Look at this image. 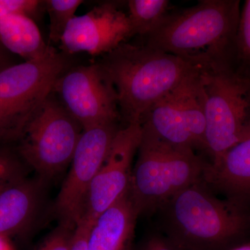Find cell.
<instances>
[{
    "label": "cell",
    "mask_w": 250,
    "mask_h": 250,
    "mask_svg": "<svg viewBox=\"0 0 250 250\" xmlns=\"http://www.w3.org/2000/svg\"><path fill=\"white\" fill-rule=\"evenodd\" d=\"M241 11L240 0H200L192 7L167 13L146 36V45L198 68L232 69Z\"/></svg>",
    "instance_id": "6da1fadb"
},
{
    "label": "cell",
    "mask_w": 250,
    "mask_h": 250,
    "mask_svg": "<svg viewBox=\"0 0 250 250\" xmlns=\"http://www.w3.org/2000/svg\"><path fill=\"white\" fill-rule=\"evenodd\" d=\"M98 64L116 90L126 125L141 124L154 103L200 69L146 44L127 42L104 55Z\"/></svg>",
    "instance_id": "7a4b0ae2"
},
{
    "label": "cell",
    "mask_w": 250,
    "mask_h": 250,
    "mask_svg": "<svg viewBox=\"0 0 250 250\" xmlns=\"http://www.w3.org/2000/svg\"><path fill=\"white\" fill-rule=\"evenodd\" d=\"M138 152L129 188L138 215L158 209L177 192L200 182L208 165L193 149L168 144L143 127Z\"/></svg>",
    "instance_id": "3957f363"
},
{
    "label": "cell",
    "mask_w": 250,
    "mask_h": 250,
    "mask_svg": "<svg viewBox=\"0 0 250 250\" xmlns=\"http://www.w3.org/2000/svg\"><path fill=\"white\" fill-rule=\"evenodd\" d=\"M160 210L166 236L184 250H218L241 231L239 212L197 182L169 199Z\"/></svg>",
    "instance_id": "277c9868"
},
{
    "label": "cell",
    "mask_w": 250,
    "mask_h": 250,
    "mask_svg": "<svg viewBox=\"0 0 250 250\" xmlns=\"http://www.w3.org/2000/svg\"><path fill=\"white\" fill-rule=\"evenodd\" d=\"M200 71L205 97V151L214 163L250 136V80L226 67Z\"/></svg>",
    "instance_id": "5b68a950"
},
{
    "label": "cell",
    "mask_w": 250,
    "mask_h": 250,
    "mask_svg": "<svg viewBox=\"0 0 250 250\" xmlns=\"http://www.w3.org/2000/svg\"><path fill=\"white\" fill-rule=\"evenodd\" d=\"M83 128L59 100L49 95L36 108L18 141L23 160L42 178L71 163Z\"/></svg>",
    "instance_id": "8992f818"
},
{
    "label": "cell",
    "mask_w": 250,
    "mask_h": 250,
    "mask_svg": "<svg viewBox=\"0 0 250 250\" xmlns=\"http://www.w3.org/2000/svg\"><path fill=\"white\" fill-rule=\"evenodd\" d=\"M141 125L168 144L205 150V97L200 69L154 103Z\"/></svg>",
    "instance_id": "52a82bcc"
},
{
    "label": "cell",
    "mask_w": 250,
    "mask_h": 250,
    "mask_svg": "<svg viewBox=\"0 0 250 250\" xmlns=\"http://www.w3.org/2000/svg\"><path fill=\"white\" fill-rule=\"evenodd\" d=\"M120 129L117 123H113L83 130L56 202L55 210L62 225L76 228L92 182Z\"/></svg>",
    "instance_id": "ba28073f"
},
{
    "label": "cell",
    "mask_w": 250,
    "mask_h": 250,
    "mask_svg": "<svg viewBox=\"0 0 250 250\" xmlns=\"http://www.w3.org/2000/svg\"><path fill=\"white\" fill-rule=\"evenodd\" d=\"M52 92L83 130L121 118L116 90L98 63L64 72Z\"/></svg>",
    "instance_id": "9c48e42d"
},
{
    "label": "cell",
    "mask_w": 250,
    "mask_h": 250,
    "mask_svg": "<svg viewBox=\"0 0 250 250\" xmlns=\"http://www.w3.org/2000/svg\"><path fill=\"white\" fill-rule=\"evenodd\" d=\"M141 134L142 126L139 123L125 125L118 130L104 162L90 185L80 220L95 223L128 191L131 164L139 149Z\"/></svg>",
    "instance_id": "30bf717a"
},
{
    "label": "cell",
    "mask_w": 250,
    "mask_h": 250,
    "mask_svg": "<svg viewBox=\"0 0 250 250\" xmlns=\"http://www.w3.org/2000/svg\"><path fill=\"white\" fill-rule=\"evenodd\" d=\"M132 36L128 14L116 3L106 2L75 16L61 43L68 54L85 52L93 56L105 55Z\"/></svg>",
    "instance_id": "8fae6325"
},
{
    "label": "cell",
    "mask_w": 250,
    "mask_h": 250,
    "mask_svg": "<svg viewBox=\"0 0 250 250\" xmlns=\"http://www.w3.org/2000/svg\"><path fill=\"white\" fill-rule=\"evenodd\" d=\"M66 66L65 57L50 45L40 57L0 70V100L16 106H38L52 93Z\"/></svg>",
    "instance_id": "7c38bea8"
},
{
    "label": "cell",
    "mask_w": 250,
    "mask_h": 250,
    "mask_svg": "<svg viewBox=\"0 0 250 250\" xmlns=\"http://www.w3.org/2000/svg\"><path fill=\"white\" fill-rule=\"evenodd\" d=\"M138 216L128 190L95 220L88 235V250H133Z\"/></svg>",
    "instance_id": "4fadbf2b"
},
{
    "label": "cell",
    "mask_w": 250,
    "mask_h": 250,
    "mask_svg": "<svg viewBox=\"0 0 250 250\" xmlns=\"http://www.w3.org/2000/svg\"><path fill=\"white\" fill-rule=\"evenodd\" d=\"M40 185L25 177L0 190V236H16L27 231L39 209Z\"/></svg>",
    "instance_id": "5bb4252c"
},
{
    "label": "cell",
    "mask_w": 250,
    "mask_h": 250,
    "mask_svg": "<svg viewBox=\"0 0 250 250\" xmlns=\"http://www.w3.org/2000/svg\"><path fill=\"white\" fill-rule=\"evenodd\" d=\"M206 182L225 190L250 192V136L237 143L218 161L208 164Z\"/></svg>",
    "instance_id": "9a60e30c"
},
{
    "label": "cell",
    "mask_w": 250,
    "mask_h": 250,
    "mask_svg": "<svg viewBox=\"0 0 250 250\" xmlns=\"http://www.w3.org/2000/svg\"><path fill=\"white\" fill-rule=\"evenodd\" d=\"M0 42L25 61L41 57L50 47L42 39L34 19L23 14H11L0 20Z\"/></svg>",
    "instance_id": "2e32d148"
},
{
    "label": "cell",
    "mask_w": 250,
    "mask_h": 250,
    "mask_svg": "<svg viewBox=\"0 0 250 250\" xmlns=\"http://www.w3.org/2000/svg\"><path fill=\"white\" fill-rule=\"evenodd\" d=\"M128 17L133 36L152 33L168 13L167 0H129Z\"/></svg>",
    "instance_id": "e0dca14e"
},
{
    "label": "cell",
    "mask_w": 250,
    "mask_h": 250,
    "mask_svg": "<svg viewBox=\"0 0 250 250\" xmlns=\"http://www.w3.org/2000/svg\"><path fill=\"white\" fill-rule=\"evenodd\" d=\"M39 105L20 106L0 100V143L18 141Z\"/></svg>",
    "instance_id": "ac0fdd59"
},
{
    "label": "cell",
    "mask_w": 250,
    "mask_h": 250,
    "mask_svg": "<svg viewBox=\"0 0 250 250\" xmlns=\"http://www.w3.org/2000/svg\"><path fill=\"white\" fill-rule=\"evenodd\" d=\"M232 69L240 77L250 80V0H246L241 8L235 39Z\"/></svg>",
    "instance_id": "d6986e66"
},
{
    "label": "cell",
    "mask_w": 250,
    "mask_h": 250,
    "mask_svg": "<svg viewBox=\"0 0 250 250\" xmlns=\"http://www.w3.org/2000/svg\"><path fill=\"white\" fill-rule=\"evenodd\" d=\"M83 1L82 0H47L45 9L49 15V40L50 42H61L70 21Z\"/></svg>",
    "instance_id": "ffe728a7"
},
{
    "label": "cell",
    "mask_w": 250,
    "mask_h": 250,
    "mask_svg": "<svg viewBox=\"0 0 250 250\" xmlns=\"http://www.w3.org/2000/svg\"><path fill=\"white\" fill-rule=\"evenodd\" d=\"M25 177L21 161L9 149L0 147V190Z\"/></svg>",
    "instance_id": "44dd1931"
},
{
    "label": "cell",
    "mask_w": 250,
    "mask_h": 250,
    "mask_svg": "<svg viewBox=\"0 0 250 250\" xmlns=\"http://www.w3.org/2000/svg\"><path fill=\"white\" fill-rule=\"evenodd\" d=\"M43 1L38 0H0V20L11 14H23L34 18L39 14Z\"/></svg>",
    "instance_id": "7402d4cb"
},
{
    "label": "cell",
    "mask_w": 250,
    "mask_h": 250,
    "mask_svg": "<svg viewBox=\"0 0 250 250\" xmlns=\"http://www.w3.org/2000/svg\"><path fill=\"white\" fill-rule=\"evenodd\" d=\"M75 228L61 224L41 245L39 250H70Z\"/></svg>",
    "instance_id": "603a6c76"
},
{
    "label": "cell",
    "mask_w": 250,
    "mask_h": 250,
    "mask_svg": "<svg viewBox=\"0 0 250 250\" xmlns=\"http://www.w3.org/2000/svg\"><path fill=\"white\" fill-rule=\"evenodd\" d=\"M138 250H184L166 235H152L147 238Z\"/></svg>",
    "instance_id": "cb8c5ba5"
},
{
    "label": "cell",
    "mask_w": 250,
    "mask_h": 250,
    "mask_svg": "<svg viewBox=\"0 0 250 250\" xmlns=\"http://www.w3.org/2000/svg\"><path fill=\"white\" fill-rule=\"evenodd\" d=\"M93 223L82 219L74 232L70 250H88V238Z\"/></svg>",
    "instance_id": "d4e9b609"
},
{
    "label": "cell",
    "mask_w": 250,
    "mask_h": 250,
    "mask_svg": "<svg viewBox=\"0 0 250 250\" xmlns=\"http://www.w3.org/2000/svg\"><path fill=\"white\" fill-rule=\"evenodd\" d=\"M9 51L4 48V46L0 42V70L10 66L9 65Z\"/></svg>",
    "instance_id": "484cf974"
},
{
    "label": "cell",
    "mask_w": 250,
    "mask_h": 250,
    "mask_svg": "<svg viewBox=\"0 0 250 250\" xmlns=\"http://www.w3.org/2000/svg\"><path fill=\"white\" fill-rule=\"evenodd\" d=\"M0 250H12L5 237L0 236Z\"/></svg>",
    "instance_id": "4316f807"
},
{
    "label": "cell",
    "mask_w": 250,
    "mask_h": 250,
    "mask_svg": "<svg viewBox=\"0 0 250 250\" xmlns=\"http://www.w3.org/2000/svg\"><path fill=\"white\" fill-rule=\"evenodd\" d=\"M231 250H250V244H247L244 245V246L238 247V248H234V249Z\"/></svg>",
    "instance_id": "83f0119b"
}]
</instances>
